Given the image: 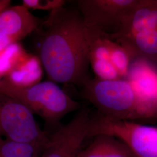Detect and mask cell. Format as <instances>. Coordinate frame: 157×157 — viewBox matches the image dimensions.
Instances as JSON below:
<instances>
[{
    "mask_svg": "<svg viewBox=\"0 0 157 157\" xmlns=\"http://www.w3.org/2000/svg\"><path fill=\"white\" fill-rule=\"evenodd\" d=\"M41 154L33 144L0 137V157H39Z\"/></svg>",
    "mask_w": 157,
    "mask_h": 157,
    "instance_id": "13",
    "label": "cell"
},
{
    "mask_svg": "<svg viewBox=\"0 0 157 157\" xmlns=\"http://www.w3.org/2000/svg\"><path fill=\"white\" fill-rule=\"evenodd\" d=\"M113 136L128 147L134 157H157V127L105 117L90 116L87 138Z\"/></svg>",
    "mask_w": 157,
    "mask_h": 157,
    "instance_id": "4",
    "label": "cell"
},
{
    "mask_svg": "<svg viewBox=\"0 0 157 157\" xmlns=\"http://www.w3.org/2000/svg\"><path fill=\"white\" fill-rule=\"evenodd\" d=\"M90 64L97 78L103 80H113L120 78L110 58H91Z\"/></svg>",
    "mask_w": 157,
    "mask_h": 157,
    "instance_id": "16",
    "label": "cell"
},
{
    "mask_svg": "<svg viewBox=\"0 0 157 157\" xmlns=\"http://www.w3.org/2000/svg\"><path fill=\"white\" fill-rule=\"evenodd\" d=\"M43 21L25 6H8L0 12V32L18 42L36 30Z\"/></svg>",
    "mask_w": 157,
    "mask_h": 157,
    "instance_id": "10",
    "label": "cell"
},
{
    "mask_svg": "<svg viewBox=\"0 0 157 157\" xmlns=\"http://www.w3.org/2000/svg\"><path fill=\"white\" fill-rule=\"evenodd\" d=\"M27 52L18 42L12 43L0 52V79L10 73Z\"/></svg>",
    "mask_w": 157,
    "mask_h": 157,
    "instance_id": "14",
    "label": "cell"
},
{
    "mask_svg": "<svg viewBox=\"0 0 157 157\" xmlns=\"http://www.w3.org/2000/svg\"><path fill=\"white\" fill-rule=\"evenodd\" d=\"M0 137L33 144L41 154L50 136L40 128L34 114L21 102L0 93Z\"/></svg>",
    "mask_w": 157,
    "mask_h": 157,
    "instance_id": "5",
    "label": "cell"
},
{
    "mask_svg": "<svg viewBox=\"0 0 157 157\" xmlns=\"http://www.w3.org/2000/svg\"><path fill=\"white\" fill-rule=\"evenodd\" d=\"M93 138L91 143L81 150L78 157H134L124 143L113 136L99 135Z\"/></svg>",
    "mask_w": 157,
    "mask_h": 157,
    "instance_id": "12",
    "label": "cell"
},
{
    "mask_svg": "<svg viewBox=\"0 0 157 157\" xmlns=\"http://www.w3.org/2000/svg\"><path fill=\"white\" fill-rule=\"evenodd\" d=\"M137 0H80L77 8L86 24L108 37L116 33Z\"/></svg>",
    "mask_w": 157,
    "mask_h": 157,
    "instance_id": "6",
    "label": "cell"
},
{
    "mask_svg": "<svg viewBox=\"0 0 157 157\" xmlns=\"http://www.w3.org/2000/svg\"><path fill=\"white\" fill-rule=\"evenodd\" d=\"M90 119V110L80 109L68 124L49 135V141L40 157H78L87 138Z\"/></svg>",
    "mask_w": 157,
    "mask_h": 157,
    "instance_id": "7",
    "label": "cell"
},
{
    "mask_svg": "<svg viewBox=\"0 0 157 157\" xmlns=\"http://www.w3.org/2000/svg\"><path fill=\"white\" fill-rule=\"evenodd\" d=\"M150 36H157V0H137L119 30L107 39L118 43Z\"/></svg>",
    "mask_w": 157,
    "mask_h": 157,
    "instance_id": "8",
    "label": "cell"
},
{
    "mask_svg": "<svg viewBox=\"0 0 157 157\" xmlns=\"http://www.w3.org/2000/svg\"><path fill=\"white\" fill-rule=\"evenodd\" d=\"M15 41L0 32V52L3 50L8 45Z\"/></svg>",
    "mask_w": 157,
    "mask_h": 157,
    "instance_id": "18",
    "label": "cell"
},
{
    "mask_svg": "<svg viewBox=\"0 0 157 157\" xmlns=\"http://www.w3.org/2000/svg\"><path fill=\"white\" fill-rule=\"evenodd\" d=\"M36 30L39 54L52 82L83 86L87 78L93 44L102 35L90 28L78 9L63 6L50 12Z\"/></svg>",
    "mask_w": 157,
    "mask_h": 157,
    "instance_id": "1",
    "label": "cell"
},
{
    "mask_svg": "<svg viewBox=\"0 0 157 157\" xmlns=\"http://www.w3.org/2000/svg\"><path fill=\"white\" fill-rule=\"evenodd\" d=\"M10 2H11L10 1H6V0L0 1V12L4 10L6 8H8L10 6Z\"/></svg>",
    "mask_w": 157,
    "mask_h": 157,
    "instance_id": "19",
    "label": "cell"
},
{
    "mask_svg": "<svg viewBox=\"0 0 157 157\" xmlns=\"http://www.w3.org/2000/svg\"><path fill=\"white\" fill-rule=\"evenodd\" d=\"M65 1L63 0H23L22 5L29 10H42L51 11L65 6Z\"/></svg>",
    "mask_w": 157,
    "mask_h": 157,
    "instance_id": "17",
    "label": "cell"
},
{
    "mask_svg": "<svg viewBox=\"0 0 157 157\" xmlns=\"http://www.w3.org/2000/svg\"><path fill=\"white\" fill-rule=\"evenodd\" d=\"M83 86V97L105 117L134 122L157 120V111L141 100L126 78L89 79Z\"/></svg>",
    "mask_w": 157,
    "mask_h": 157,
    "instance_id": "2",
    "label": "cell"
},
{
    "mask_svg": "<svg viewBox=\"0 0 157 157\" xmlns=\"http://www.w3.org/2000/svg\"><path fill=\"white\" fill-rule=\"evenodd\" d=\"M110 59L121 78H126L132 59L128 51L122 45L112 40L107 39Z\"/></svg>",
    "mask_w": 157,
    "mask_h": 157,
    "instance_id": "15",
    "label": "cell"
},
{
    "mask_svg": "<svg viewBox=\"0 0 157 157\" xmlns=\"http://www.w3.org/2000/svg\"><path fill=\"white\" fill-rule=\"evenodd\" d=\"M126 79L141 100L157 111V70L150 61L133 59Z\"/></svg>",
    "mask_w": 157,
    "mask_h": 157,
    "instance_id": "9",
    "label": "cell"
},
{
    "mask_svg": "<svg viewBox=\"0 0 157 157\" xmlns=\"http://www.w3.org/2000/svg\"><path fill=\"white\" fill-rule=\"evenodd\" d=\"M0 93L21 102L33 114L42 118L47 126L54 129V131L61 126L62 118L80 108L78 102L52 81L41 82L28 88H17L2 79Z\"/></svg>",
    "mask_w": 157,
    "mask_h": 157,
    "instance_id": "3",
    "label": "cell"
},
{
    "mask_svg": "<svg viewBox=\"0 0 157 157\" xmlns=\"http://www.w3.org/2000/svg\"><path fill=\"white\" fill-rule=\"evenodd\" d=\"M43 67L39 56L28 54L2 78L17 88H28L41 82Z\"/></svg>",
    "mask_w": 157,
    "mask_h": 157,
    "instance_id": "11",
    "label": "cell"
}]
</instances>
